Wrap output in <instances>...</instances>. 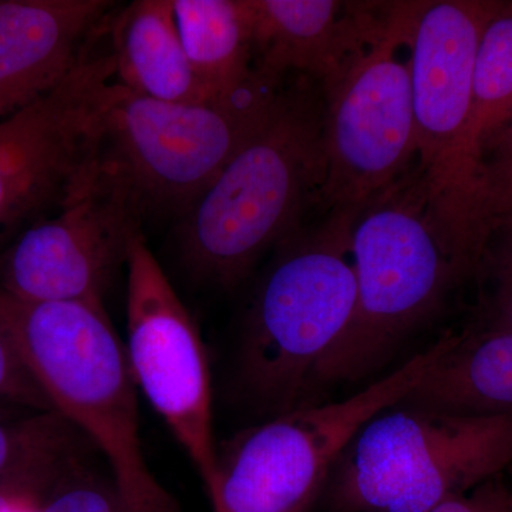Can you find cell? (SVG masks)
<instances>
[{"label": "cell", "mask_w": 512, "mask_h": 512, "mask_svg": "<svg viewBox=\"0 0 512 512\" xmlns=\"http://www.w3.org/2000/svg\"><path fill=\"white\" fill-rule=\"evenodd\" d=\"M325 96L308 77L284 87L269 119L181 214L178 248L188 274L232 289L311 208L326 180Z\"/></svg>", "instance_id": "obj_1"}, {"label": "cell", "mask_w": 512, "mask_h": 512, "mask_svg": "<svg viewBox=\"0 0 512 512\" xmlns=\"http://www.w3.org/2000/svg\"><path fill=\"white\" fill-rule=\"evenodd\" d=\"M356 306L348 330L323 360L315 390L357 382L473 281L477 252L434 207L414 165L357 208L352 224Z\"/></svg>", "instance_id": "obj_2"}, {"label": "cell", "mask_w": 512, "mask_h": 512, "mask_svg": "<svg viewBox=\"0 0 512 512\" xmlns=\"http://www.w3.org/2000/svg\"><path fill=\"white\" fill-rule=\"evenodd\" d=\"M0 322L56 413L99 448L128 512H180L148 468L137 384L104 303L26 302L0 291Z\"/></svg>", "instance_id": "obj_3"}, {"label": "cell", "mask_w": 512, "mask_h": 512, "mask_svg": "<svg viewBox=\"0 0 512 512\" xmlns=\"http://www.w3.org/2000/svg\"><path fill=\"white\" fill-rule=\"evenodd\" d=\"M356 210L326 212L282 241L256 286L238 353L242 394L262 412L308 406L320 365L345 335L356 306Z\"/></svg>", "instance_id": "obj_4"}, {"label": "cell", "mask_w": 512, "mask_h": 512, "mask_svg": "<svg viewBox=\"0 0 512 512\" xmlns=\"http://www.w3.org/2000/svg\"><path fill=\"white\" fill-rule=\"evenodd\" d=\"M512 466V413L397 403L357 431L323 490L328 512H430Z\"/></svg>", "instance_id": "obj_5"}, {"label": "cell", "mask_w": 512, "mask_h": 512, "mask_svg": "<svg viewBox=\"0 0 512 512\" xmlns=\"http://www.w3.org/2000/svg\"><path fill=\"white\" fill-rule=\"evenodd\" d=\"M284 82L256 74L241 89L200 103L148 99L113 84L101 161L143 214H183L271 116Z\"/></svg>", "instance_id": "obj_6"}, {"label": "cell", "mask_w": 512, "mask_h": 512, "mask_svg": "<svg viewBox=\"0 0 512 512\" xmlns=\"http://www.w3.org/2000/svg\"><path fill=\"white\" fill-rule=\"evenodd\" d=\"M453 333L340 402L308 404L249 427L217 448L212 512H309L357 431L412 392Z\"/></svg>", "instance_id": "obj_7"}, {"label": "cell", "mask_w": 512, "mask_h": 512, "mask_svg": "<svg viewBox=\"0 0 512 512\" xmlns=\"http://www.w3.org/2000/svg\"><path fill=\"white\" fill-rule=\"evenodd\" d=\"M504 2H423L410 42L414 168L444 221L480 251L474 221V165L468 147L474 63L481 36Z\"/></svg>", "instance_id": "obj_8"}, {"label": "cell", "mask_w": 512, "mask_h": 512, "mask_svg": "<svg viewBox=\"0 0 512 512\" xmlns=\"http://www.w3.org/2000/svg\"><path fill=\"white\" fill-rule=\"evenodd\" d=\"M423 2H397L389 29L325 96L319 210H357L416 163L410 42Z\"/></svg>", "instance_id": "obj_9"}, {"label": "cell", "mask_w": 512, "mask_h": 512, "mask_svg": "<svg viewBox=\"0 0 512 512\" xmlns=\"http://www.w3.org/2000/svg\"><path fill=\"white\" fill-rule=\"evenodd\" d=\"M126 355L134 382L197 468L214 483L210 367L200 330L138 229L128 242Z\"/></svg>", "instance_id": "obj_10"}, {"label": "cell", "mask_w": 512, "mask_h": 512, "mask_svg": "<svg viewBox=\"0 0 512 512\" xmlns=\"http://www.w3.org/2000/svg\"><path fill=\"white\" fill-rule=\"evenodd\" d=\"M113 55H89L52 93L0 120V244L66 201L100 163Z\"/></svg>", "instance_id": "obj_11"}, {"label": "cell", "mask_w": 512, "mask_h": 512, "mask_svg": "<svg viewBox=\"0 0 512 512\" xmlns=\"http://www.w3.org/2000/svg\"><path fill=\"white\" fill-rule=\"evenodd\" d=\"M141 211L103 161L50 218L0 255V291L26 302L103 303Z\"/></svg>", "instance_id": "obj_12"}, {"label": "cell", "mask_w": 512, "mask_h": 512, "mask_svg": "<svg viewBox=\"0 0 512 512\" xmlns=\"http://www.w3.org/2000/svg\"><path fill=\"white\" fill-rule=\"evenodd\" d=\"M397 2L249 0L255 73L301 74L328 96L384 36Z\"/></svg>", "instance_id": "obj_13"}, {"label": "cell", "mask_w": 512, "mask_h": 512, "mask_svg": "<svg viewBox=\"0 0 512 512\" xmlns=\"http://www.w3.org/2000/svg\"><path fill=\"white\" fill-rule=\"evenodd\" d=\"M114 3L0 0V120L52 93L90 55Z\"/></svg>", "instance_id": "obj_14"}, {"label": "cell", "mask_w": 512, "mask_h": 512, "mask_svg": "<svg viewBox=\"0 0 512 512\" xmlns=\"http://www.w3.org/2000/svg\"><path fill=\"white\" fill-rule=\"evenodd\" d=\"M116 80L130 92L168 103H200L220 94L198 79L181 42L173 0H137L114 20Z\"/></svg>", "instance_id": "obj_15"}, {"label": "cell", "mask_w": 512, "mask_h": 512, "mask_svg": "<svg viewBox=\"0 0 512 512\" xmlns=\"http://www.w3.org/2000/svg\"><path fill=\"white\" fill-rule=\"evenodd\" d=\"M461 416L512 413V333H454L429 372L399 402Z\"/></svg>", "instance_id": "obj_16"}, {"label": "cell", "mask_w": 512, "mask_h": 512, "mask_svg": "<svg viewBox=\"0 0 512 512\" xmlns=\"http://www.w3.org/2000/svg\"><path fill=\"white\" fill-rule=\"evenodd\" d=\"M173 8L192 69L211 92H235L254 79L249 0H173Z\"/></svg>", "instance_id": "obj_17"}, {"label": "cell", "mask_w": 512, "mask_h": 512, "mask_svg": "<svg viewBox=\"0 0 512 512\" xmlns=\"http://www.w3.org/2000/svg\"><path fill=\"white\" fill-rule=\"evenodd\" d=\"M77 433L56 412L0 420V484L45 494L73 467Z\"/></svg>", "instance_id": "obj_18"}, {"label": "cell", "mask_w": 512, "mask_h": 512, "mask_svg": "<svg viewBox=\"0 0 512 512\" xmlns=\"http://www.w3.org/2000/svg\"><path fill=\"white\" fill-rule=\"evenodd\" d=\"M512 120V0L485 26L473 74L468 147L476 163L481 144Z\"/></svg>", "instance_id": "obj_19"}, {"label": "cell", "mask_w": 512, "mask_h": 512, "mask_svg": "<svg viewBox=\"0 0 512 512\" xmlns=\"http://www.w3.org/2000/svg\"><path fill=\"white\" fill-rule=\"evenodd\" d=\"M471 282L477 302L470 328L512 333V215L485 225Z\"/></svg>", "instance_id": "obj_20"}, {"label": "cell", "mask_w": 512, "mask_h": 512, "mask_svg": "<svg viewBox=\"0 0 512 512\" xmlns=\"http://www.w3.org/2000/svg\"><path fill=\"white\" fill-rule=\"evenodd\" d=\"M473 212L481 239L488 222L512 215V120L491 134L478 150Z\"/></svg>", "instance_id": "obj_21"}, {"label": "cell", "mask_w": 512, "mask_h": 512, "mask_svg": "<svg viewBox=\"0 0 512 512\" xmlns=\"http://www.w3.org/2000/svg\"><path fill=\"white\" fill-rule=\"evenodd\" d=\"M36 512H128L113 481L67 471L40 498Z\"/></svg>", "instance_id": "obj_22"}, {"label": "cell", "mask_w": 512, "mask_h": 512, "mask_svg": "<svg viewBox=\"0 0 512 512\" xmlns=\"http://www.w3.org/2000/svg\"><path fill=\"white\" fill-rule=\"evenodd\" d=\"M0 404L29 413L55 412L0 322Z\"/></svg>", "instance_id": "obj_23"}, {"label": "cell", "mask_w": 512, "mask_h": 512, "mask_svg": "<svg viewBox=\"0 0 512 512\" xmlns=\"http://www.w3.org/2000/svg\"><path fill=\"white\" fill-rule=\"evenodd\" d=\"M510 494L511 488L498 476L468 493L448 498L430 512H511Z\"/></svg>", "instance_id": "obj_24"}, {"label": "cell", "mask_w": 512, "mask_h": 512, "mask_svg": "<svg viewBox=\"0 0 512 512\" xmlns=\"http://www.w3.org/2000/svg\"><path fill=\"white\" fill-rule=\"evenodd\" d=\"M42 495L16 487V485L0 484V512H12L20 504L29 500H40Z\"/></svg>", "instance_id": "obj_25"}, {"label": "cell", "mask_w": 512, "mask_h": 512, "mask_svg": "<svg viewBox=\"0 0 512 512\" xmlns=\"http://www.w3.org/2000/svg\"><path fill=\"white\" fill-rule=\"evenodd\" d=\"M20 414H29V412H23V410L13 409V407L3 406L0 404V420L16 419L20 417Z\"/></svg>", "instance_id": "obj_26"}, {"label": "cell", "mask_w": 512, "mask_h": 512, "mask_svg": "<svg viewBox=\"0 0 512 512\" xmlns=\"http://www.w3.org/2000/svg\"><path fill=\"white\" fill-rule=\"evenodd\" d=\"M37 504H39V500L25 501V503L20 504L12 512H36Z\"/></svg>", "instance_id": "obj_27"}, {"label": "cell", "mask_w": 512, "mask_h": 512, "mask_svg": "<svg viewBox=\"0 0 512 512\" xmlns=\"http://www.w3.org/2000/svg\"><path fill=\"white\" fill-rule=\"evenodd\" d=\"M510 505H511V512H512V488H511V494H510Z\"/></svg>", "instance_id": "obj_28"}]
</instances>
